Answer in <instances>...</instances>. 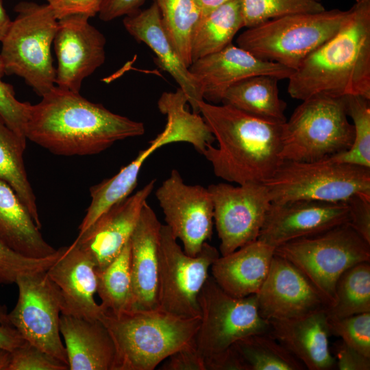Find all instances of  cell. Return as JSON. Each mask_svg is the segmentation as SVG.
<instances>
[{
	"label": "cell",
	"mask_w": 370,
	"mask_h": 370,
	"mask_svg": "<svg viewBox=\"0 0 370 370\" xmlns=\"http://www.w3.org/2000/svg\"><path fill=\"white\" fill-rule=\"evenodd\" d=\"M31 105L27 139L60 156L99 153L119 140L140 136L144 124L115 114L75 92L55 86Z\"/></svg>",
	"instance_id": "6da1fadb"
},
{
	"label": "cell",
	"mask_w": 370,
	"mask_h": 370,
	"mask_svg": "<svg viewBox=\"0 0 370 370\" xmlns=\"http://www.w3.org/2000/svg\"><path fill=\"white\" fill-rule=\"evenodd\" d=\"M289 95L370 99V0H355L338 30L288 77Z\"/></svg>",
	"instance_id": "7a4b0ae2"
},
{
	"label": "cell",
	"mask_w": 370,
	"mask_h": 370,
	"mask_svg": "<svg viewBox=\"0 0 370 370\" xmlns=\"http://www.w3.org/2000/svg\"><path fill=\"white\" fill-rule=\"evenodd\" d=\"M199 114L217 145H210L204 156L214 175L227 182L264 184L283 160L284 123L254 116L225 104L199 103Z\"/></svg>",
	"instance_id": "3957f363"
},
{
	"label": "cell",
	"mask_w": 370,
	"mask_h": 370,
	"mask_svg": "<svg viewBox=\"0 0 370 370\" xmlns=\"http://www.w3.org/2000/svg\"><path fill=\"white\" fill-rule=\"evenodd\" d=\"M99 319L115 345L113 370H153L190 343L200 324V317L186 319L160 309L103 312Z\"/></svg>",
	"instance_id": "277c9868"
},
{
	"label": "cell",
	"mask_w": 370,
	"mask_h": 370,
	"mask_svg": "<svg viewBox=\"0 0 370 370\" xmlns=\"http://www.w3.org/2000/svg\"><path fill=\"white\" fill-rule=\"evenodd\" d=\"M14 10L16 16L1 42L0 52L5 75L23 78L42 97L56 86L51 49L58 19L47 3L21 1Z\"/></svg>",
	"instance_id": "5b68a950"
},
{
	"label": "cell",
	"mask_w": 370,
	"mask_h": 370,
	"mask_svg": "<svg viewBox=\"0 0 370 370\" xmlns=\"http://www.w3.org/2000/svg\"><path fill=\"white\" fill-rule=\"evenodd\" d=\"M347 14V10L332 9L271 19L247 28L237 37V46L295 71L338 30Z\"/></svg>",
	"instance_id": "8992f818"
},
{
	"label": "cell",
	"mask_w": 370,
	"mask_h": 370,
	"mask_svg": "<svg viewBox=\"0 0 370 370\" xmlns=\"http://www.w3.org/2000/svg\"><path fill=\"white\" fill-rule=\"evenodd\" d=\"M282 127V160L312 162L347 150L354 137L344 97L317 95L301 101Z\"/></svg>",
	"instance_id": "52a82bcc"
},
{
	"label": "cell",
	"mask_w": 370,
	"mask_h": 370,
	"mask_svg": "<svg viewBox=\"0 0 370 370\" xmlns=\"http://www.w3.org/2000/svg\"><path fill=\"white\" fill-rule=\"evenodd\" d=\"M274 254L296 267L330 306L341 274L358 263L370 262V243L347 222L286 242L275 247Z\"/></svg>",
	"instance_id": "ba28073f"
},
{
	"label": "cell",
	"mask_w": 370,
	"mask_h": 370,
	"mask_svg": "<svg viewBox=\"0 0 370 370\" xmlns=\"http://www.w3.org/2000/svg\"><path fill=\"white\" fill-rule=\"evenodd\" d=\"M264 184L273 203L299 199L343 202L354 195L370 196V168L330 158L283 160Z\"/></svg>",
	"instance_id": "9c48e42d"
},
{
	"label": "cell",
	"mask_w": 370,
	"mask_h": 370,
	"mask_svg": "<svg viewBox=\"0 0 370 370\" xmlns=\"http://www.w3.org/2000/svg\"><path fill=\"white\" fill-rule=\"evenodd\" d=\"M198 303L200 324L194 342L204 360L226 351L244 337L269 331V321L260 314L256 295L232 297L212 276L205 282Z\"/></svg>",
	"instance_id": "30bf717a"
},
{
	"label": "cell",
	"mask_w": 370,
	"mask_h": 370,
	"mask_svg": "<svg viewBox=\"0 0 370 370\" xmlns=\"http://www.w3.org/2000/svg\"><path fill=\"white\" fill-rule=\"evenodd\" d=\"M217 248L204 243L195 256L186 254L166 225H162L159 249V309L182 318L200 317L199 294L209 276Z\"/></svg>",
	"instance_id": "8fae6325"
},
{
	"label": "cell",
	"mask_w": 370,
	"mask_h": 370,
	"mask_svg": "<svg viewBox=\"0 0 370 370\" xmlns=\"http://www.w3.org/2000/svg\"><path fill=\"white\" fill-rule=\"evenodd\" d=\"M46 271L17 278L18 299L8 319L26 341L69 365L60 335V295Z\"/></svg>",
	"instance_id": "7c38bea8"
},
{
	"label": "cell",
	"mask_w": 370,
	"mask_h": 370,
	"mask_svg": "<svg viewBox=\"0 0 370 370\" xmlns=\"http://www.w3.org/2000/svg\"><path fill=\"white\" fill-rule=\"evenodd\" d=\"M214 206V222L221 256L258 240L271 200L266 186L226 183L208 187Z\"/></svg>",
	"instance_id": "4fadbf2b"
},
{
	"label": "cell",
	"mask_w": 370,
	"mask_h": 370,
	"mask_svg": "<svg viewBox=\"0 0 370 370\" xmlns=\"http://www.w3.org/2000/svg\"><path fill=\"white\" fill-rule=\"evenodd\" d=\"M155 195L166 225L181 241L184 252L196 256L212 235L214 206L208 188L186 184L173 169Z\"/></svg>",
	"instance_id": "5bb4252c"
},
{
	"label": "cell",
	"mask_w": 370,
	"mask_h": 370,
	"mask_svg": "<svg viewBox=\"0 0 370 370\" xmlns=\"http://www.w3.org/2000/svg\"><path fill=\"white\" fill-rule=\"evenodd\" d=\"M84 14L58 20L53 45L58 60L56 86L79 92L83 80L105 62L104 35Z\"/></svg>",
	"instance_id": "9a60e30c"
},
{
	"label": "cell",
	"mask_w": 370,
	"mask_h": 370,
	"mask_svg": "<svg viewBox=\"0 0 370 370\" xmlns=\"http://www.w3.org/2000/svg\"><path fill=\"white\" fill-rule=\"evenodd\" d=\"M256 296L259 313L267 321L297 318L329 306L296 267L275 254L268 275Z\"/></svg>",
	"instance_id": "2e32d148"
},
{
	"label": "cell",
	"mask_w": 370,
	"mask_h": 370,
	"mask_svg": "<svg viewBox=\"0 0 370 370\" xmlns=\"http://www.w3.org/2000/svg\"><path fill=\"white\" fill-rule=\"evenodd\" d=\"M188 69L201 84L204 100L213 104L221 103L226 91L246 78L267 75L288 79L294 71L232 43L193 61Z\"/></svg>",
	"instance_id": "e0dca14e"
},
{
	"label": "cell",
	"mask_w": 370,
	"mask_h": 370,
	"mask_svg": "<svg viewBox=\"0 0 370 370\" xmlns=\"http://www.w3.org/2000/svg\"><path fill=\"white\" fill-rule=\"evenodd\" d=\"M348 221L345 201L299 199L271 202L258 239L275 248Z\"/></svg>",
	"instance_id": "ac0fdd59"
},
{
	"label": "cell",
	"mask_w": 370,
	"mask_h": 370,
	"mask_svg": "<svg viewBox=\"0 0 370 370\" xmlns=\"http://www.w3.org/2000/svg\"><path fill=\"white\" fill-rule=\"evenodd\" d=\"M58 291L61 314L97 319L103 312L94 298L97 271L90 256L75 241L58 249V256L46 271Z\"/></svg>",
	"instance_id": "d6986e66"
},
{
	"label": "cell",
	"mask_w": 370,
	"mask_h": 370,
	"mask_svg": "<svg viewBox=\"0 0 370 370\" xmlns=\"http://www.w3.org/2000/svg\"><path fill=\"white\" fill-rule=\"evenodd\" d=\"M155 182L156 180H151L134 195L111 207L74 241L90 256L97 271L108 266L130 241Z\"/></svg>",
	"instance_id": "ffe728a7"
},
{
	"label": "cell",
	"mask_w": 370,
	"mask_h": 370,
	"mask_svg": "<svg viewBox=\"0 0 370 370\" xmlns=\"http://www.w3.org/2000/svg\"><path fill=\"white\" fill-rule=\"evenodd\" d=\"M161 226L155 212L148 203L145 202L130 238L132 310L159 309V249Z\"/></svg>",
	"instance_id": "44dd1931"
},
{
	"label": "cell",
	"mask_w": 370,
	"mask_h": 370,
	"mask_svg": "<svg viewBox=\"0 0 370 370\" xmlns=\"http://www.w3.org/2000/svg\"><path fill=\"white\" fill-rule=\"evenodd\" d=\"M123 23L136 41L145 43L154 52L157 64L173 77L185 93L193 112L199 114V103L204 100L201 84L166 36L156 3L125 16Z\"/></svg>",
	"instance_id": "7402d4cb"
},
{
	"label": "cell",
	"mask_w": 370,
	"mask_h": 370,
	"mask_svg": "<svg viewBox=\"0 0 370 370\" xmlns=\"http://www.w3.org/2000/svg\"><path fill=\"white\" fill-rule=\"evenodd\" d=\"M269 333L309 370L336 368L326 308L288 319L270 320Z\"/></svg>",
	"instance_id": "603a6c76"
},
{
	"label": "cell",
	"mask_w": 370,
	"mask_h": 370,
	"mask_svg": "<svg viewBox=\"0 0 370 370\" xmlns=\"http://www.w3.org/2000/svg\"><path fill=\"white\" fill-rule=\"evenodd\" d=\"M275 247L258 239L217 258L210 267L212 277L232 297L256 295L268 275Z\"/></svg>",
	"instance_id": "cb8c5ba5"
},
{
	"label": "cell",
	"mask_w": 370,
	"mask_h": 370,
	"mask_svg": "<svg viewBox=\"0 0 370 370\" xmlns=\"http://www.w3.org/2000/svg\"><path fill=\"white\" fill-rule=\"evenodd\" d=\"M60 332L64 338L69 370H113L115 345L99 319L61 314Z\"/></svg>",
	"instance_id": "d4e9b609"
},
{
	"label": "cell",
	"mask_w": 370,
	"mask_h": 370,
	"mask_svg": "<svg viewBox=\"0 0 370 370\" xmlns=\"http://www.w3.org/2000/svg\"><path fill=\"white\" fill-rule=\"evenodd\" d=\"M0 238L11 249L32 258H45L57 249L47 243L15 191L0 180Z\"/></svg>",
	"instance_id": "484cf974"
},
{
	"label": "cell",
	"mask_w": 370,
	"mask_h": 370,
	"mask_svg": "<svg viewBox=\"0 0 370 370\" xmlns=\"http://www.w3.org/2000/svg\"><path fill=\"white\" fill-rule=\"evenodd\" d=\"M187 103V97L180 88L175 92H164L161 95L158 107L160 112L166 116L167 122L158 136L162 146L173 143H188L203 155L215 138L202 116L188 111Z\"/></svg>",
	"instance_id": "4316f807"
},
{
	"label": "cell",
	"mask_w": 370,
	"mask_h": 370,
	"mask_svg": "<svg viewBox=\"0 0 370 370\" xmlns=\"http://www.w3.org/2000/svg\"><path fill=\"white\" fill-rule=\"evenodd\" d=\"M279 80L267 75L246 78L226 91L221 103L258 118L284 123L286 103L279 96Z\"/></svg>",
	"instance_id": "83f0119b"
},
{
	"label": "cell",
	"mask_w": 370,
	"mask_h": 370,
	"mask_svg": "<svg viewBox=\"0 0 370 370\" xmlns=\"http://www.w3.org/2000/svg\"><path fill=\"white\" fill-rule=\"evenodd\" d=\"M162 147L160 139L156 137L147 148L140 151L134 160L115 175L90 188L91 201L79 226L78 235L82 234L106 211L130 195L136 186L145 161Z\"/></svg>",
	"instance_id": "f1b7e54d"
},
{
	"label": "cell",
	"mask_w": 370,
	"mask_h": 370,
	"mask_svg": "<svg viewBox=\"0 0 370 370\" xmlns=\"http://www.w3.org/2000/svg\"><path fill=\"white\" fill-rule=\"evenodd\" d=\"M243 27L240 0H231L208 14L201 15L192 34L193 62L231 44Z\"/></svg>",
	"instance_id": "f546056e"
},
{
	"label": "cell",
	"mask_w": 370,
	"mask_h": 370,
	"mask_svg": "<svg viewBox=\"0 0 370 370\" xmlns=\"http://www.w3.org/2000/svg\"><path fill=\"white\" fill-rule=\"evenodd\" d=\"M26 140L8 127L0 116V180L15 191L40 230L42 225L36 196L23 160Z\"/></svg>",
	"instance_id": "4dcf8cb0"
},
{
	"label": "cell",
	"mask_w": 370,
	"mask_h": 370,
	"mask_svg": "<svg viewBox=\"0 0 370 370\" xmlns=\"http://www.w3.org/2000/svg\"><path fill=\"white\" fill-rule=\"evenodd\" d=\"M232 348L244 370H304V365L269 332L236 341Z\"/></svg>",
	"instance_id": "1f68e13d"
},
{
	"label": "cell",
	"mask_w": 370,
	"mask_h": 370,
	"mask_svg": "<svg viewBox=\"0 0 370 370\" xmlns=\"http://www.w3.org/2000/svg\"><path fill=\"white\" fill-rule=\"evenodd\" d=\"M97 293L103 312L118 314L133 309L130 240L108 266L97 271Z\"/></svg>",
	"instance_id": "d6a6232c"
},
{
	"label": "cell",
	"mask_w": 370,
	"mask_h": 370,
	"mask_svg": "<svg viewBox=\"0 0 370 370\" xmlns=\"http://www.w3.org/2000/svg\"><path fill=\"white\" fill-rule=\"evenodd\" d=\"M370 312V262L358 263L337 280L335 299L326 308L328 320Z\"/></svg>",
	"instance_id": "836d02e7"
},
{
	"label": "cell",
	"mask_w": 370,
	"mask_h": 370,
	"mask_svg": "<svg viewBox=\"0 0 370 370\" xmlns=\"http://www.w3.org/2000/svg\"><path fill=\"white\" fill-rule=\"evenodd\" d=\"M164 30L172 46L186 65L192 64L191 38L201 16L195 0H154Z\"/></svg>",
	"instance_id": "e575fe53"
},
{
	"label": "cell",
	"mask_w": 370,
	"mask_h": 370,
	"mask_svg": "<svg viewBox=\"0 0 370 370\" xmlns=\"http://www.w3.org/2000/svg\"><path fill=\"white\" fill-rule=\"evenodd\" d=\"M348 116L353 121L354 137L346 151L331 160L370 168V99L359 95L344 97Z\"/></svg>",
	"instance_id": "d590c367"
},
{
	"label": "cell",
	"mask_w": 370,
	"mask_h": 370,
	"mask_svg": "<svg viewBox=\"0 0 370 370\" xmlns=\"http://www.w3.org/2000/svg\"><path fill=\"white\" fill-rule=\"evenodd\" d=\"M244 27L284 16L325 10L319 0H240Z\"/></svg>",
	"instance_id": "8d00e7d4"
},
{
	"label": "cell",
	"mask_w": 370,
	"mask_h": 370,
	"mask_svg": "<svg viewBox=\"0 0 370 370\" xmlns=\"http://www.w3.org/2000/svg\"><path fill=\"white\" fill-rule=\"evenodd\" d=\"M58 256V249L47 258H29L11 249L0 238V285L15 283L22 275L47 271Z\"/></svg>",
	"instance_id": "74e56055"
},
{
	"label": "cell",
	"mask_w": 370,
	"mask_h": 370,
	"mask_svg": "<svg viewBox=\"0 0 370 370\" xmlns=\"http://www.w3.org/2000/svg\"><path fill=\"white\" fill-rule=\"evenodd\" d=\"M328 323L331 335L370 358V312L328 320Z\"/></svg>",
	"instance_id": "f35d334b"
},
{
	"label": "cell",
	"mask_w": 370,
	"mask_h": 370,
	"mask_svg": "<svg viewBox=\"0 0 370 370\" xmlns=\"http://www.w3.org/2000/svg\"><path fill=\"white\" fill-rule=\"evenodd\" d=\"M5 75L4 65L0 58V116L13 132L27 140L26 126L32 104L16 98L13 86L3 80Z\"/></svg>",
	"instance_id": "ab89813d"
},
{
	"label": "cell",
	"mask_w": 370,
	"mask_h": 370,
	"mask_svg": "<svg viewBox=\"0 0 370 370\" xmlns=\"http://www.w3.org/2000/svg\"><path fill=\"white\" fill-rule=\"evenodd\" d=\"M68 369V365L26 341L11 351L8 370Z\"/></svg>",
	"instance_id": "60d3db41"
},
{
	"label": "cell",
	"mask_w": 370,
	"mask_h": 370,
	"mask_svg": "<svg viewBox=\"0 0 370 370\" xmlns=\"http://www.w3.org/2000/svg\"><path fill=\"white\" fill-rule=\"evenodd\" d=\"M348 223L370 243V196L354 195L345 201Z\"/></svg>",
	"instance_id": "b9f144b4"
},
{
	"label": "cell",
	"mask_w": 370,
	"mask_h": 370,
	"mask_svg": "<svg viewBox=\"0 0 370 370\" xmlns=\"http://www.w3.org/2000/svg\"><path fill=\"white\" fill-rule=\"evenodd\" d=\"M160 370H206L204 360L199 354L193 340L176 351L159 368Z\"/></svg>",
	"instance_id": "7bdbcfd3"
},
{
	"label": "cell",
	"mask_w": 370,
	"mask_h": 370,
	"mask_svg": "<svg viewBox=\"0 0 370 370\" xmlns=\"http://www.w3.org/2000/svg\"><path fill=\"white\" fill-rule=\"evenodd\" d=\"M58 20L71 14L89 18L99 13L103 0H46Z\"/></svg>",
	"instance_id": "ee69618b"
},
{
	"label": "cell",
	"mask_w": 370,
	"mask_h": 370,
	"mask_svg": "<svg viewBox=\"0 0 370 370\" xmlns=\"http://www.w3.org/2000/svg\"><path fill=\"white\" fill-rule=\"evenodd\" d=\"M339 370H369L370 358L347 345L342 340L333 343L330 349Z\"/></svg>",
	"instance_id": "f6af8a7d"
},
{
	"label": "cell",
	"mask_w": 370,
	"mask_h": 370,
	"mask_svg": "<svg viewBox=\"0 0 370 370\" xmlns=\"http://www.w3.org/2000/svg\"><path fill=\"white\" fill-rule=\"evenodd\" d=\"M145 0H103L99 16L101 21H110L118 17L132 14L138 10Z\"/></svg>",
	"instance_id": "bcb514c9"
},
{
	"label": "cell",
	"mask_w": 370,
	"mask_h": 370,
	"mask_svg": "<svg viewBox=\"0 0 370 370\" xmlns=\"http://www.w3.org/2000/svg\"><path fill=\"white\" fill-rule=\"evenodd\" d=\"M25 341L14 327L0 325V347L12 351Z\"/></svg>",
	"instance_id": "7dc6e473"
},
{
	"label": "cell",
	"mask_w": 370,
	"mask_h": 370,
	"mask_svg": "<svg viewBox=\"0 0 370 370\" xmlns=\"http://www.w3.org/2000/svg\"><path fill=\"white\" fill-rule=\"evenodd\" d=\"M200 12L201 16L208 14L219 6L231 0H195Z\"/></svg>",
	"instance_id": "c3c4849f"
},
{
	"label": "cell",
	"mask_w": 370,
	"mask_h": 370,
	"mask_svg": "<svg viewBox=\"0 0 370 370\" xmlns=\"http://www.w3.org/2000/svg\"><path fill=\"white\" fill-rule=\"evenodd\" d=\"M12 21L5 9L3 0H0V43L8 33Z\"/></svg>",
	"instance_id": "681fc988"
},
{
	"label": "cell",
	"mask_w": 370,
	"mask_h": 370,
	"mask_svg": "<svg viewBox=\"0 0 370 370\" xmlns=\"http://www.w3.org/2000/svg\"><path fill=\"white\" fill-rule=\"evenodd\" d=\"M11 360V351L0 347V370H8Z\"/></svg>",
	"instance_id": "f907efd6"
},
{
	"label": "cell",
	"mask_w": 370,
	"mask_h": 370,
	"mask_svg": "<svg viewBox=\"0 0 370 370\" xmlns=\"http://www.w3.org/2000/svg\"><path fill=\"white\" fill-rule=\"evenodd\" d=\"M0 325L12 326L8 319V312L5 306L0 304Z\"/></svg>",
	"instance_id": "816d5d0a"
},
{
	"label": "cell",
	"mask_w": 370,
	"mask_h": 370,
	"mask_svg": "<svg viewBox=\"0 0 370 370\" xmlns=\"http://www.w3.org/2000/svg\"><path fill=\"white\" fill-rule=\"evenodd\" d=\"M320 1V0H319Z\"/></svg>",
	"instance_id": "f5cc1de1"
}]
</instances>
